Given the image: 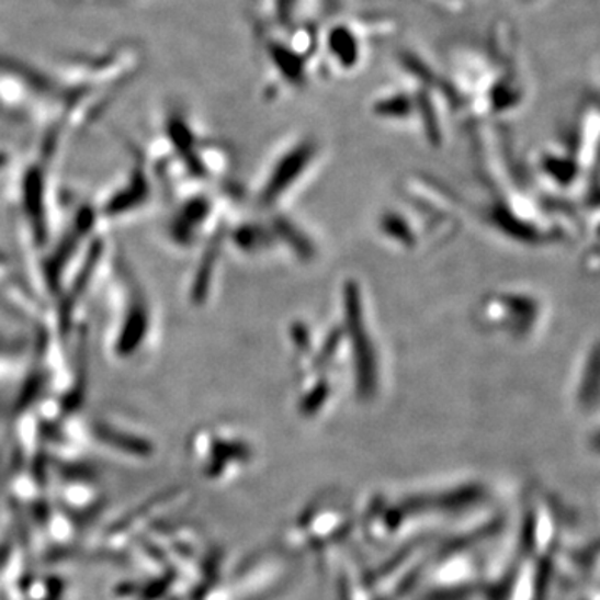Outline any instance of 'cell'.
I'll return each instance as SVG.
<instances>
[{
    "label": "cell",
    "instance_id": "1",
    "mask_svg": "<svg viewBox=\"0 0 600 600\" xmlns=\"http://www.w3.org/2000/svg\"><path fill=\"white\" fill-rule=\"evenodd\" d=\"M330 46L333 53L344 64L355 63L358 59V44L348 31H336L330 37Z\"/></svg>",
    "mask_w": 600,
    "mask_h": 600
}]
</instances>
